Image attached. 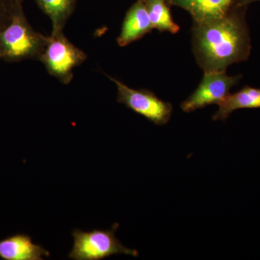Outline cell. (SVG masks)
<instances>
[{
	"label": "cell",
	"instance_id": "obj_1",
	"mask_svg": "<svg viewBox=\"0 0 260 260\" xmlns=\"http://www.w3.org/2000/svg\"><path fill=\"white\" fill-rule=\"evenodd\" d=\"M194 44L205 72L225 71L229 65L246 59L250 50L244 20L231 12L218 20L196 25Z\"/></svg>",
	"mask_w": 260,
	"mask_h": 260
},
{
	"label": "cell",
	"instance_id": "obj_2",
	"mask_svg": "<svg viewBox=\"0 0 260 260\" xmlns=\"http://www.w3.org/2000/svg\"><path fill=\"white\" fill-rule=\"evenodd\" d=\"M47 41L48 37L32 30L23 14L22 5L15 7L10 21L0 30L2 59L17 61L39 58Z\"/></svg>",
	"mask_w": 260,
	"mask_h": 260
},
{
	"label": "cell",
	"instance_id": "obj_3",
	"mask_svg": "<svg viewBox=\"0 0 260 260\" xmlns=\"http://www.w3.org/2000/svg\"><path fill=\"white\" fill-rule=\"evenodd\" d=\"M118 228L119 224L115 223L109 230L83 232L75 229L72 233L74 244L68 257L75 260H102L115 254L139 256L138 250L126 247L116 237Z\"/></svg>",
	"mask_w": 260,
	"mask_h": 260
},
{
	"label": "cell",
	"instance_id": "obj_4",
	"mask_svg": "<svg viewBox=\"0 0 260 260\" xmlns=\"http://www.w3.org/2000/svg\"><path fill=\"white\" fill-rule=\"evenodd\" d=\"M39 58L51 75L62 83H69L73 70L81 64L87 56L60 32L48 37L44 50Z\"/></svg>",
	"mask_w": 260,
	"mask_h": 260
},
{
	"label": "cell",
	"instance_id": "obj_5",
	"mask_svg": "<svg viewBox=\"0 0 260 260\" xmlns=\"http://www.w3.org/2000/svg\"><path fill=\"white\" fill-rule=\"evenodd\" d=\"M109 78L117 87L118 102L157 125H164L169 122L172 114V104L160 100L148 90H135L119 80L111 77Z\"/></svg>",
	"mask_w": 260,
	"mask_h": 260
},
{
	"label": "cell",
	"instance_id": "obj_6",
	"mask_svg": "<svg viewBox=\"0 0 260 260\" xmlns=\"http://www.w3.org/2000/svg\"><path fill=\"white\" fill-rule=\"evenodd\" d=\"M240 77L229 76L225 71L205 72L203 79L196 90L181 104L184 112H192L223 101L229 95L230 89L238 83Z\"/></svg>",
	"mask_w": 260,
	"mask_h": 260
},
{
	"label": "cell",
	"instance_id": "obj_7",
	"mask_svg": "<svg viewBox=\"0 0 260 260\" xmlns=\"http://www.w3.org/2000/svg\"><path fill=\"white\" fill-rule=\"evenodd\" d=\"M189 12L196 25L210 23L226 16L238 0H169Z\"/></svg>",
	"mask_w": 260,
	"mask_h": 260
},
{
	"label": "cell",
	"instance_id": "obj_8",
	"mask_svg": "<svg viewBox=\"0 0 260 260\" xmlns=\"http://www.w3.org/2000/svg\"><path fill=\"white\" fill-rule=\"evenodd\" d=\"M49 255V251L34 244L27 234H15L0 241V258L3 260H43Z\"/></svg>",
	"mask_w": 260,
	"mask_h": 260
},
{
	"label": "cell",
	"instance_id": "obj_9",
	"mask_svg": "<svg viewBox=\"0 0 260 260\" xmlns=\"http://www.w3.org/2000/svg\"><path fill=\"white\" fill-rule=\"evenodd\" d=\"M145 0H138L126 13L118 44L125 47L153 30Z\"/></svg>",
	"mask_w": 260,
	"mask_h": 260
},
{
	"label": "cell",
	"instance_id": "obj_10",
	"mask_svg": "<svg viewBox=\"0 0 260 260\" xmlns=\"http://www.w3.org/2000/svg\"><path fill=\"white\" fill-rule=\"evenodd\" d=\"M218 105L219 109L213 116V120H225L237 109H259L260 89L245 87L237 93L229 94Z\"/></svg>",
	"mask_w": 260,
	"mask_h": 260
},
{
	"label": "cell",
	"instance_id": "obj_11",
	"mask_svg": "<svg viewBox=\"0 0 260 260\" xmlns=\"http://www.w3.org/2000/svg\"><path fill=\"white\" fill-rule=\"evenodd\" d=\"M41 9L50 18L51 34L62 32L67 20L74 10L75 0H35Z\"/></svg>",
	"mask_w": 260,
	"mask_h": 260
},
{
	"label": "cell",
	"instance_id": "obj_12",
	"mask_svg": "<svg viewBox=\"0 0 260 260\" xmlns=\"http://www.w3.org/2000/svg\"><path fill=\"white\" fill-rule=\"evenodd\" d=\"M145 3L153 28L172 34L179 31V25L173 20L166 0H145Z\"/></svg>",
	"mask_w": 260,
	"mask_h": 260
},
{
	"label": "cell",
	"instance_id": "obj_13",
	"mask_svg": "<svg viewBox=\"0 0 260 260\" xmlns=\"http://www.w3.org/2000/svg\"><path fill=\"white\" fill-rule=\"evenodd\" d=\"M15 7L10 0H0V30L10 21Z\"/></svg>",
	"mask_w": 260,
	"mask_h": 260
},
{
	"label": "cell",
	"instance_id": "obj_14",
	"mask_svg": "<svg viewBox=\"0 0 260 260\" xmlns=\"http://www.w3.org/2000/svg\"><path fill=\"white\" fill-rule=\"evenodd\" d=\"M260 1V0H238L237 4L239 6H244V5L249 4L253 2Z\"/></svg>",
	"mask_w": 260,
	"mask_h": 260
},
{
	"label": "cell",
	"instance_id": "obj_15",
	"mask_svg": "<svg viewBox=\"0 0 260 260\" xmlns=\"http://www.w3.org/2000/svg\"><path fill=\"white\" fill-rule=\"evenodd\" d=\"M14 6H20L21 5V0H10Z\"/></svg>",
	"mask_w": 260,
	"mask_h": 260
},
{
	"label": "cell",
	"instance_id": "obj_16",
	"mask_svg": "<svg viewBox=\"0 0 260 260\" xmlns=\"http://www.w3.org/2000/svg\"><path fill=\"white\" fill-rule=\"evenodd\" d=\"M0 59H2L1 53H0Z\"/></svg>",
	"mask_w": 260,
	"mask_h": 260
}]
</instances>
